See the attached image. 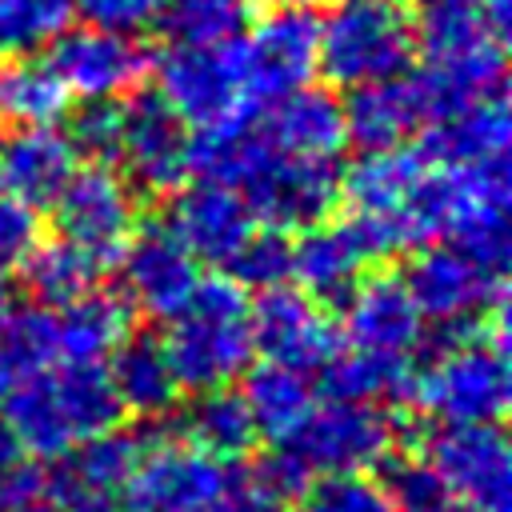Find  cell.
Returning <instances> with one entry per match:
<instances>
[{
    "label": "cell",
    "mask_w": 512,
    "mask_h": 512,
    "mask_svg": "<svg viewBox=\"0 0 512 512\" xmlns=\"http://www.w3.org/2000/svg\"><path fill=\"white\" fill-rule=\"evenodd\" d=\"M176 384L188 392L228 388L256 356L248 324V292L232 276H200L192 296L176 316H168V336L160 340Z\"/></svg>",
    "instance_id": "obj_1"
},
{
    "label": "cell",
    "mask_w": 512,
    "mask_h": 512,
    "mask_svg": "<svg viewBox=\"0 0 512 512\" xmlns=\"http://www.w3.org/2000/svg\"><path fill=\"white\" fill-rule=\"evenodd\" d=\"M508 328H488L448 348L412 372L408 400L420 416L436 424H500L508 412Z\"/></svg>",
    "instance_id": "obj_2"
},
{
    "label": "cell",
    "mask_w": 512,
    "mask_h": 512,
    "mask_svg": "<svg viewBox=\"0 0 512 512\" xmlns=\"http://www.w3.org/2000/svg\"><path fill=\"white\" fill-rule=\"evenodd\" d=\"M416 64L412 16L400 0H336L320 16L316 72L336 88L404 76Z\"/></svg>",
    "instance_id": "obj_3"
},
{
    "label": "cell",
    "mask_w": 512,
    "mask_h": 512,
    "mask_svg": "<svg viewBox=\"0 0 512 512\" xmlns=\"http://www.w3.org/2000/svg\"><path fill=\"white\" fill-rule=\"evenodd\" d=\"M400 280L424 324L436 332V348H448L488 328H504V276L488 272L452 244L416 248Z\"/></svg>",
    "instance_id": "obj_4"
},
{
    "label": "cell",
    "mask_w": 512,
    "mask_h": 512,
    "mask_svg": "<svg viewBox=\"0 0 512 512\" xmlns=\"http://www.w3.org/2000/svg\"><path fill=\"white\" fill-rule=\"evenodd\" d=\"M156 92L188 128H208L244 112H260L248 92L240 40L208 48L172 44L156 60Z\"/></svg>",
    "instance_id": "obj_5"
},
{
    "label": "cell",
    "mask_w": 512,
    "mask_h": 512,
    "mask_svg": "<svg viewBox=\"0 0 512 512\" xmlns=\"http://www.w3.org/2000/svg\"><path fill=\"white\" fill-rule=\"evenodd\" d=\"M260 228L304 232L324 224L340 204V168L320 156H284L268 148L236 188Z\"/></svg>",
    "instance_id": "obj_6"
},
{
    "label": "cell",
    "mask_w": 512,
    "mask_h": 512,
    "mask_svg": "<svg viewBox=\"0 0 512 512\" xmlns=\"http://www.w3.org/2000/svg\"><path fill=\"white\" fill-rule=\"evenodd\" d=\"M232 468L180 436L144 440V452L120 488L124 512H212Z\"/></svg>",
    "instance_id": "obj_7"
},
{
    "label": "cell",
    "mask_w": 512,
    "mask_h": 512,
    "mask_svg": "<svg viewBox=\"0 0 512 512\" xmlns=\"http://www.w3.org/2000/svg\"><path fill=\"white\" fill-rule=\"evenodd\" d=\"M312 476L372 472L396 448V420L380 404L328 400L308 412V420L288 436Z\"/></svg>",
    "instance_id": "obj_8"
},
{
    "label": "cell",
    "mask_w": 512,
    "mask_h": 512,
    "mask_svg": "<svg viewBox=\"0 0 512 512\" xmlns=\"http://www.w3.org/2000/svg\"><path fill=\"white\" fill-rule=\"evenodd\" d=\"M124 136H120V172L132 192L172 196L188 180V124L164 104L156 88H132L120 100Z\"/></svg>",
    "instance_id": "obj_9"
},
{
    "label": "cell",
    "mask_w": 512,
    "mask_h": 512,
    "mask_svg": "<svg viewBox=\"0 0 512 512\" xmlns=\"http://www.w3.org/2000/svg\"><path fill=\"white\" fill-rule=\"evenodd\" d=\"M52 224L108 264L136 228V192L112 164H84L52 196Z\"/></svg>",
    "instance_id": "obj_10"
},
{
    "label": "cell",
    "mask_w": 512,
    "mask_h": 512,
    "mask_svg": "<svg viewBox=\"0 0 512 512\" xmlns=\"http://www.w3.org/2000/svg\"><path fill=\"white\" fill-rule=\"evenodd\" d=\"M428 464L464 508L508 512L512 456L500 424H444L428 444Z\"/></svg>",
    "instance_id": "obj_11"
},
{
    "label": "cell",
    "mask_w": 512,
    "mask_h": 512,
    "mask_svg": "<svg viewBox=\"0 0 512 512\" xmlns=\"http://www.w3.org/2000/svg\"><path fill=\"white\" fill-rule=\"evenodd\" d=\"M140 452L144 436L124 432L120 424L104 428L56 456V468L44 472V496L60 512H116Z\"/></svg>",
    "instance_id": "obj_12"
},
{
    "label": "cell",
    "mask_w": 512,
    "mask_h": 512,
    "mask_svg": "<svg viewBox=\"0 0 512 512\" xmlns=\"http://www.w3.org/2000/svg\"><path fill=\"white\" fill-rule=\"evenodd\" d=\"M316 44L320 16L312 8H272L264 20L248 24V36H240V56L256 108L316 76Z\"/></svg>",
    "instance_id": "obj_13"
},
{
    "label": "cell",
    "mask_w": 512,
    "mask_h": 512,
    "mask_svg": "<svg viewBox=\"0 0 512 512\" xmlns=\"http://www.w3.org/2000/svg\"><path fill=\"white\" fill-rule=\"evenodd\" d=\"M248 324H252V344L264 360L296 368V372H320L332 352L340 348V332L328 320L324 304L304 296L300 288H268L248 304Z\"/></svg>",
    "instance_id": "obj_14"
},
{
    "label": "cell",
    "mask_w": 512,
    "mask_h": 512,
    "mask_svg": "<svg viewBox=\"0 0 512 512\" xmlns=\"http://www.w3.org/2000/svg\"><path fill=\"white\" fill-rule=\"evenodd\" d=\"M116 260L128 304L156 320L176 316L200 280V260H192V252L176 240L168 220H148L132 228Z\"/></svg>",
    "instance_id": "obj_15"
},
{
    "label": "cell",
    "mask_w": 512,
    "mask_h": 512,
    "mask_svg": "<svg viewBox=\"0 0 512 512\" xmlns=\"http://www.w3.org/2000/svg\"><path fill=\"white\" fill-rule=\"evenodd\" d=\"M48 64L68 88V96L84 100H116L140 84L148 72V52L136 36L104 32V28H64L48 44Z\"/></svg>",
    "instance_id": "obj_16"
},
{
    "label": "cell",
    "mask_w": 512,
    "mask_h": 512,
    "mask_svg": "<svg viewBox=\"0 0 512 512\" xmlns=\"http://www.w3.org/2000/svg\"><path fill=\"white\" fill-rule=\"evenodd\" d=\"M336 332L348 348L412 360V352L428 336V324L412 304L404 280L392 272H376L360 276V284L344 296V320Z\"/></svg>",
    "instance_id": "obj_17"
},
{
    "label": "cell",
    "mask_w": 512,
    "mask_h": 512,
    "mask_svg": "<svg viewBox=\"0 0 512 512\" xmlns=\"http://www.w3.org/2000/svg\"><path fill=\"white\" fill-rule=\"evenodd\" d=\"M164 220L176 232V240L192 252V260H204L216 268H228L240 244L256 232V220L244 196L228 184H208V180L176 188Z\"/></svg>",
    "instance_id": "obj_18"
},
{
    "label": "cell",
    "mask_w": 512,
    "mask_h": 512,
    "mask_svg": "<svg viewBox=\"0 0 512 512\" xmlns=\"http://www.w3.org/2000/svg\"><path fill=\"white\" fill-rule=\"evenodd\" d=\"M260 128L268 144L284 156L336 160L344 148V104L328 84H300L280 100L260 108Z\"/></svg>",
    "instance_id": "obj_19"
},
{
    "label": "cell",
    "mask_w": 512,
    "mask_h": 512,
    "mask_svg": "<svg viewBox=\"0 0 512 512\" xmlns=\"http://www.w3.org/2000/svg\"><path fill=\"white\" fill-rule=\"evenodd\" d=\"M76 160L80 156L68 132L52 124L12 128L8 136H0V188L32 208L52 204V196L76 172Z\"/></svg>",
    "instance_id": "obj_20"
},
{
    "label": "cell",
    "mask_w": 512,
    "mask_h": 512,
    "mask_svg": "<svg viewBox=\"0 0 512 512\" xmlns=\"http://www.w3.org/2000/svg\"><path fill=\"white\" fill-rule=\"evenodd\" d=\"M348 92L352 96L340 100L344 104V144H352L360 152L408 144L424 128V108H420V96L412 84V68L404 76L360 84Z\"/></svg>",
    "instance_id": "obj_21"
},
{
    "label": "cell",
    "mask_w": 512,
    "mask_h": 512,
    "mask_svg": "<svg viewBox=\"0 0 512 512\" xmlns=\"http://www.w3.org/2000/svg\"><path fill=\"white\" fill-rule=\"evenodd\" d=\"M508 136H512L508 104L504 96H488L436 124H424L416 152L428 164H448V168L492 164V160H508Z\"/></svg>",
    "instance_id": "obj_22"
},
{
    "label": "cell",
    "mask_w": 512,
    "mask_h": 512,
    "mask_svg": "<svg viewBox=\"0 0 512 512\" xmlns=\"http://www.w3.org/2000/svg\"><path fill=\"white\" fill-rule=\"evenodd\" d=\"M364 264L368 252L348 224H312L292 244V280L316 304H344V296L360 284Z\"/></svg>",
    "instance_id": "obj_23"
},
{
    "label": "cell",
    "mask_w": 512,
    "mask_h": 512,
    "mask_svg": "<svg viewBox=\"0 0 512 512\" xmlns=\"http://www.w3.org/2000/svg\"><path fill=\"white\" fill-rule=\"evenodd\" d=\"M104 368H108V380H112L116 400H120L124 412L144 416V420H160L176 408L180 384H176V372L168 364V352H164L160 336L128 332L112 348V360Z\"/></svg>",
    "instance_id": "obj_24"
},
{
    "label": "cell",
    "mask_w": 512,
    "mask_h": 512,
    "mask_svg": "<svg viewBox=\"0 0 512 512\" xmlns=\"http://www.w3.org/2000/svg\"><path fill=\"white\" fill-rule=\"evenodd\" d=\"M268 148L272 144L260 128V112H244V116L196 128V136H188V176L240 188V180L260 164Z\"/></svg>",
    "instance_id": "obj_25"
},
{
    "label": "cell",
    "mask_w": 512,
    "mask_h": 512,
    "mask_svg": "<svg viewBox=\"0 0 512 512\" xmlns=\"http://www.w3.org/2000/svg\"><path fill=\"white\" fill-rule=\"evenodd\" d=\"M176 428H180V440H188L192 448H200V452H208L224 464L244 460L260 440V432L252 424V412H248L244 396L232 392V384L196 392V400L184 408Z\"/></svg>",
    "instance_id": "obj_26"
},
{
    "label": "cell",
    "mask_w": 512,
    "mask_h": 512,
    "mask_svg": "<svg viewBox=\"0 0 512 512\" xmlns=\"http://www.w3.org/2000/svg\"><path fill=\"white\" fill-rule=\"evenodd\" d=\"M100 272H104V260L64 236L36 240V248L20 260V284L44 308H64L88 296L100 284Z\"/></svg>",
    "instance_id": "obj_27"
},
{
    "label": "cell",
    "mask_w": 512,
    "mask_h": 512,
    "mask_svg": "<svg viewBox=\"0 0 512 512\" xmlns=\"http://www.w3.org/2000/svg\"><path fill=\"white\" fill-rule=\"evenodd\" d=\"M4 420L8 428L16 432L20 448L28 456H40V460H56L64 456L76 436H72V424L56 400V388H52V372H32L24 380H16L4 396Z\"/></svg>",
    "instance_id": "obj_28"
},
{
    "label": "cell",
    "mask_w": 512,
    "mask_h": 512,
    "mask_svg": "<svg viewBox=\"0 0 512 512\" xmlns=\"http://www.w3.org/2000/svg\"><path fill=\"white\" fill-rule=\"evenodd\" d=\"M136 308L128 304L124 292H100L92 288L88 296L64 304L56 316V336H60V360H104L112 348L132 332Z\"/></svg>",
    "instance_id": "obj_29"
},
{
    "label": "cell",
    "mask_w": 512,
    "mask_h": 512,
    "mask_svg": "<svg viewBox=\"0 0 512 512\" xmlns=\"http://www.w3.org/2000/svg\"><path fill=\"white\" fill-rule=\"evenodd\" d=\"M240 396H244V404L252 412L256 432L268 436L272 444L276 440H288L308 420V412L316 408L308 376L296 372V368L272 364V360L244 368V392Z\"/></svg>",
    "instance_id": "obj_30"
},
{
    "label": "cell",
    "mask_w": 512,
    "mask_h": 512,
    "mask_svg": "<svg viewBox=\"0 0 512 512\" xmlns=\"http://www.w3.org/2000/svg\"><path fill=\"white\" fill-rule=\"evenodd\" d=\"M412 380V360L404 356H380V352H332V360L320 368V392L328 400H348V404H380L396 400L408 392Z\"/></svg>",
    "instance_id": "obj_31"
},
{
    "label": "cell",
    "mask_w": 512,
    "mask_h": 512,
    "mask_svg": "<svg viewBox=\"0 0 512 512\" xmlns=\"http://www.w3.org/2000/svg\"><path fill=\"white\" fill-rule=\"evenodd\" d=\"M68 108V88L52 72L48 60L36 56H8L0 60V124L4 128H32L52 124Z\"/></svg>",
    "instance_id": "obj_32"
},
{
    "label": "cell",
    "mask_w": 512,
    "mask_h": 512,
    "mask_svg": "<svg viewBox=\"0 0 512 512\" xmlns=\"http://www.w3.org/2000/svg\"><path fill=\"white\" fill-rule=\"evenodd\" d=\"M52 388H56V400H60L68 424H72L76 444L104 432V428H116L124 420V408L116 400V388L108 380L104 360H64V368L52 372Z\"/></svg>",
    "instance_id": "obj_33"
},
{
    "label": "cell",
    "mask_w": 512,
    "mask_h": 512,
    "mask_svg": "<svg viewBox=\"0 0 512 512\" xmlns=\"http://www.w3.org/2000/svg\"><path fill=\"white\" fill-rule=\"evenodd\" d=\"M252 20H256V0H160V16H156L168 44H184V48L240 40Z\"/></svg>",
    "instance_id": "obj_34"
},
{
    "label": "cell",
    "mask_w": 512,
    "mask_h": 512,
    "mask_svg": "<svg viewBox=\"0 0 512 512\" xmlns=\"http://www.w3.org/2000/svg\"><path fill=\"white\" fill-rule=\"evenodd\" d=\"M0 352L12 364L16 376L44 372L60 360V336H56V316L44 304L12 308L0 324Z\"/></svg>",
    "instance_id": "obj_35"
},
{
    "label": "cell",
    "mask_w": 512,
    "mask_h": 512,
    "mask_svg": "<svg viewBox=\"0 0 512 512\" xmlns=\"http://www.w3.org/2000/svg\"><path fill=\"white\" fill-rule=\"evenodd\" d=\"M72 0H0V52L32 56L72 28Z\"/></svg>",
    "instance_id": "obj_36"
},
{
    "label": "cell",
    "mask_w": 512,
    "mask_h": 512,
    "mask_svg": "<svg viewBox=\"0 0 512 512\" xmlns=\"http://www.w3.org/2000/svg\"><path fill=\"white\" fill-rule=\"evenodd\" d=\"M228 272L244 292H268V288L288 284L292 280V240H288V232L256 228L240 244V252L232 256Z\"/></svg>",
    "instance_id": "obj_37"
},
{
    "label": "cell",
    "mask_w": 512,
    "mask_h": 512,
    "mask_svg": "<svg viewBox=\"0 0 512 512\" xmlns=\"http://www.w3.org/2000/svg\"><path fill=\"white\" fill-rule=\"evenodd\" d=\"M380 468L384 472V492H388V504L392 512H448L456 500L448 492V484L440 480V472L416 456H404V460H384Z\"/></svg>",
    "instance_id": "obj_38"
},
{
    "label": "cell",
    "mask_w": 512,
    "mask_h": 512,
    "mask_svg": "<svg viewBox=\"0 0 512 512\" xmlns=\"http://www.w3.org/2000/svg\"><path fill=\"white\" fill-rule=\"evenodd\" d=\"M296 500H300L296 512H392L384 484L368 480V472L316 476Z\"/></svg>",
    "instance_id": "obj_39"
},
{
    "label": "cell",
    "mask_w": 512,
    "mask_h": 512,
    "mask_svg": "<svg viewBox=\"0 0 512 512\" xmlns=\"http://www.w3.org/2000/svg\"><path fill=\"white\" fill-rule=\"evenodd\" d=\"M120 136H124L120 96L116 100H84V108H76L68 120V140H72L76 156H88V164H112L116 168Z\"/></svg>",
    "instance_id": "obj_40"
},
{
    "label": "cell",
    "mask_w": 512,
    "mask_h": 512,
    "mask_svg": "<svg viewBox=\"0 0 512 512\" xmlns=\"http://www.w3.org/2000/svg\"><path fill=\"white\" fill-rule=\"evenodd\" d=\"M72 12L88 28L120 32V36H140L144 28L156 24L160 0H72Z\"/></svg>",
    "instance_id": "obj_41"
},
{
    "label": "cell",
    "mask_w": 512,
    "mask_h": 512,
    "mask_svg": "<svg viewBox=\"0 0 512 512\" xmlns=\"http://www.w3.org/2000/svg\"><path fill=\"white\" fill-rule=\"evenodd\" d=\"M36 240H40L36 208L0 192V272L20 268V260L36 248Z\"/></svg>",
    "instance_id": "obj_42"
},
{
    "label": "cell",
    "mask_w": 512,
    "mask_h": 512,
    "mask_svg": "<svg viewBox=\"0 0 512 512\" xmlns=\"http://www.w3.org/2000/svg\"><path fill=\"white\" fill-rule=\"evenodd\" d=\"M252 472H256V476H260V484H264V488H272L284 504H288V500H296V496L316 480V476L308 472V464L300 460V452H296L288 440H276V448H272V452H268Z\"/></svg>",
    "instance_id": "obj_43"
},
{
    "label": "cell",
    "mask_w": 512,
    "mask_h": 512,
    "mask_svg": "<svg viewBox=\"0 0 512 512\" xmlns=\"http://www.w3.org/2000/svg\"><path fill=\"white\" fill-rule=\"evenodd\" d=\"M212 512H284V500L272 488H264L252 468H232Z\"/></svg>",
    "instance_id": "obj_44"
},
{
    "label": "cell",
    "mask_w": 512,
    "mask_h": 512,
    "mask_svg": "<svg viewBox=\"0 0 512 512\" xmlns=\"http://www.w3.org/2000/svg\"><path fill=\"white\" fill-rule=\"evenodd\" d=\"M40 496H44V468H36L32 460H20L8 472H0V512H12Z\"/></svg>",
    "instance_id": "obj_45"
},
{
    "label": "cell",
    "mask_w": 512,
    "mask_h": 512,
    "mask_svg": "<svg viewBox=\"0 0 512 512\" xmlns=\"http://www.w3.org/2000/svg\"><path fill=\"white\" fill-rule=\"evenodd\" d=\"M20 460H24V448H20L16 432L8 428V420L0 416V472H8V468L20 464Z\"/></svg>",
    "instance_id": "obj_46"
},
{
    "label": "cell",
    "mask_w": 512,
    "mask_h": 512,
    "mask_svg": "<svg viewBox=\"0 0 512 512\" xmlns=\"http://www.w3.org/2000/svg\"><path fill=\"white\" fill-rule=\"evenodd\" d=\"M16 380H20V376L12 372V364H8V360H4V352H0V404H4V396H8V388H12Z\"/></svg>",
    "instance_id": "obj_47"
},
{
    "label": "cell",
    "mask_w": 512,
    "mask_h": 512,
    "mask_svg": "<svg viewBox=\"0 0 512 512\" xmlns=\"http://www.w3.org/2000/svg\"><path fill=\"white\" fill-rule=\"evenodd\" d=\"M8 312H12V284H8V276L0 272V324H4Z\"/></svg>",
    "instance_id": "obj_48"
},
{
    "label": "cell",
    "mask_w": 512,
    "mask_h": 512,
    "mask_svg": "<svg viewBox=\"0 0 512 512\" xmlns=\"http://www.w3.org/2000/svg\"><path fill=\"white\" fill-rule=\"evenodd\" d=\"M12 512H60L48 496H40V500H32V504H20V508H12Z\"/></svg>",
    "instance_id": "obj_49"
},
{
    "label": "cell",
    "mask_w": 512,
    "mask_h": 512,
    "mask_svg": "<svg viewBox=\"0 0 512 512\" xmlns=\"http://www.w3.org/2000/svg\"><path fill=\"white\" fill-rule=\"evenodd\" d=\"M272 8H320L324 0H268Z\"/></svg>",
    "instance_id": "obj_50"
},
{
    "label": "cell",
    "mask_w": 512,
    "mask_h": 512,
    "mask_svg": "<svg viewBox=\"0 0 512 512\" xmlns=\"http://www.w3.org/2000/svg\"><path fill=\"white\" fill-rule=\"evenodd\" d=\"M448 512H472V508H456V504H452V508H448Z\"/></svg>",
    "instance_id": "obj_51"
}]
</instances>
